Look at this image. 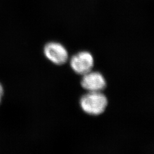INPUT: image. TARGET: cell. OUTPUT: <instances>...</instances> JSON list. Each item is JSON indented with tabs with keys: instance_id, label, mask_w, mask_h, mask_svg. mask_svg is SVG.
I'll use <instances>...</instances> for the list:
<instances>
[{
	"instance_id": "1",
	"label": "cell",
	"mask_w": 154,
	"mask_h": 154,
	"mask_svg": "<svg viewBox=\"0 0 154 154\" xmlns=\"http://www.w3.org/2000/svg\"><path fill=\"white\" fill-rule=\"evenodd\" d=\"M80 105L85 112L97 116L104 112L107 105V99L100 91L90 92L81 98Z\"/></svg>"
},
{
	"instance_id": "2",
	"label": "cell",
	"mask_w": 154,
	"mask_h": 154,
	"mask_svg": "<svg viewBox=\"0 0 154 154\" xmlns=\"http://www.w3.org/2000/svg\"><path fill=\"white\" fill-rule=\"evenodd\" d=\"M44 53L48 60L56 65L65 64L69 58L66 48L62 45L56 42H50L45 45Z\"/></svg>"
},
{
	"instance_id": "3",
	"label": "cell",
	"mask_w": 154,
	"mask_h": 154,
	"mask_svg": "<svg viewBox=\"0 0 154 154\" xmlns=\"http://www.w3.org/2000/svg\"><path fill=\"white\" fill-rule=\"evenodd\" d=\"M94 65V58L88 51H82L73 55L70 60V66L74 72L84 75L90 72Z\"/></svg>"
},
{
	"instance_id": "4",
	"label": "cell",
	"mask_w": 154,
	"mask_h": 154,
	"mask_svg": "<svg viewBox=\"0 0 154 154\" xmlns=\"http://www.w3.org/2000/svg\"><path fill=\"white\" fill-rule=\"evenodd\" d=\"M83 88L90 92L100 91L106 85L103 76L98 72H88L83 75L81 80Z\"/></svg>"
},
{
	"instance_id": "5",
	"label": "cell",
	"mask_w": 154,
	"mask_h": 154,
	"mask_svg": "<svg viewBox=\"0 0 154 154\" xmlns=\"http://www.w3.org/2000/svg\"><path fill=\"white\" fill-rule=\"evenodd\" d=\"M4 88H3V86L0 83V104L2 102V97H3V95H4Z\"/></svg>"
}]
</instances>
